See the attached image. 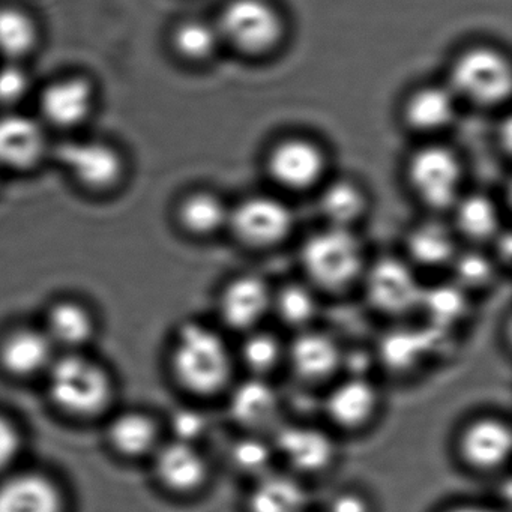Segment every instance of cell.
Masks as SVG:
<instances>
[{
    "label": "cell",
    "mask_w": 512,
    "mask_h": 512,
    "mask_svg": "<svg viewBox=\"0 0 512 512\" xmlns=\"http://www.w3.org/2000/svg\"><path fill=\"white\" fill-rule=\"evenodd\" d=\"M56 160L86 190H115L127 173V161L118 146L101 139H70L56 148Z\"/></svg>",
    "instance_id": "cell-7"
},
{
    "label": "cell",
    "mask_w": 512,
    "mask_h": 512,
    "mask_svg": "<svg viewBox=\"0 0 512 512\" xmlns=\"http://www.w3.org/2000/svg\"><path fill=\"white\" fill-rule=\"evenodd\" d=\"M97 101V86L88 76L68 74L43 86L37 97V118L47 130H79L94 116Z\"/></svg>",
    "instance_id": "cell-10"
},
{
    "label": "cell",
    "mask_w": 512,
    "mask_h": 512,
    "mask_svg": "<svg viewBox=\"0 0 512 512\" xmlns=\"http://www.w3.org/2000/svg\"><path fill=\"white\" fill-rule=\"evenodd\" d=\"M407 178L416 197L434 211H445L460 199L463 170L457 155L443 146H427L410 158Z\"/></svg>",
    "instance_id": "cell-8"
},
{
    "label": "cell",
    "mask_w": 512,
    "mask_h": 512,
    "mask_svg": "<svg viewBox=\"0 0 512 512\" xmlns=\"http://www.w3.org/2000/svg\"><path fill=\"white\" fill-rule=\"evenodd\" d=\"M277 457L272 442L257 434H247L230 446V463L238 472L259 478L271 472L272 461Z\"/></svg>",
    "instance_id": "cell-36"
},
{
    "label": "cell",
    "mask_w": 512,
    "mask_h": 512,
    "mask_svg": "<svg viewBox=\"0 0 512 512\" xmlns=\"http://www.w3.org/2000/svg\"><path fill=\"white\" fill-rule=\"evenodd\" d=\"M367 206L364 191L353 182H332L320 194V214L328 226L353 229L364 217Z\"/></svg>",
    "instance_id": "cell-31"
},
{
    "label": "cell",
    "mask_w": 512,
    "mask_h": 512,
    "mask_svg": "<svg viewBox=\"0 0 512 512\" xmlns=\"http://www.w3.org/2000/svg\"><path fill=\"white\" fill-rule=\"evenodd\" d=\"M41 41L38 20L17 5L0 7V59L2 62H25Z\"/></svg>",
    "instance_id": "cell-26"
},
{
    "label": "cell",
    "mask_w": 512,
    "mask_h": 512,
    "mask_svg": "<svg viewBox=\"0 0 512 512\" xmlns=\"http://www.w3.org/2000/svg\"><path fill=\"white\" fill-rule=\"evenodd\" d=\"M319 311L316 293L310 284L287 283L272 293V311L287 328H310Z\"/></svg>",
    "instance_id": "cell-32"
},
{
    "label": "cell",
    "mask_w": 512,
    "mask_h": 512,
    "mask_svg": "<svg viewBox=\"0 0 512 512\" xmlns=\"http://www.w3.org/2000/svg\"><path fill=\"white\" fill-rule=\"evenodd\" d=\"M449 268L454 275V284L466 293L485 289L496 277V263L479 251H458Z\"/></svg>",
    "instance_id": "cell-37"
},
{
    "label": "cell",
    "mask_w": 512,
    "mask_h": 512,
    "mask_svg": "<svg viewBox=\"0 0 512 512\" xmlns=\"http://www.w3.org/2000/svg\"><path fill=\"white\" fill-rule=\"evenodd\" d=\"M407 262L421 268L437 269L449 266L457 256L458 247L452 230L442 224L427 221L418 224L407 233L406 241Z\"/></svg>",
    "instance_id": "cell-25"
},
{
    "label": "cell",
    "mask_w": 512,
    "mask_h": 512,
    "mask_svg": "<svg viewBox=\"0 0 512 512\" xmlns=\"http://www.w3.org/2000/svg\"><path fill=\"white\" fill-rule=\"evenodd\" d=\"M328 512H371V505L364 494L346 490L332 497Z\"/></svg>",
    "instance_id": "cell-41"
},
{
    "label": "cell",
    "mask_w": 512,
    "mask_h": 512,
    "mask_svg": "<svg viewBox=\"0 0 512 512\" xmlns=\"http://www.w3.org/2000/svg\"><path fill=\"white\" fill-rule=\"evenodd\" d=\"M512 448L511 425L497 416H479L458 434L461 461L476 472H494L508 463Z\"/></svg>",
    "instance_id": "cell-13"
},
{
    "label": "cell",
    "mask_w": 512,
    "mask_h": 512,
    "mask_svg": "<svg viewBox=\"0 0 512 512\" xmlns=\"http://www.w3.org/2000/svg\"><path fill=\"white\" fill-rule=\"evenodd\" d=\"M361 280L368 304L383 316L403 317L421 307L425 287L407 260L380 257L367 265Z\"/></svg>",
    "instance_id": "cell-6"
},
{
    "label": "cell",
    "mask_w": 512,
    "mask_h": 512,
    "mask_svg": "<svg viewBox=\"0 0 512 512\" xmlns=\"http://www.w3.org/2000/svg\"><path fill=\"white\" fill-rule=\"evenodd\" d=\"M281 409L280 395L262 377L251 376L238 383L230 394V416L247 434L274 433L281 425Z\"/></svg>",
    "instance_id": "cell-17"
},
{
    "label": "cell",
    "mask_w": 512,
    "mask_h": 512,
    "mask_svg": "<svg viewBox=\"0 0 512 512\" xmlns=\"http://www.w3.org/2000/svg\"><path fill=\"white\" fill-rule=\"evenodd\" d=\"M272 437L275 454L301 475H320L331 469L338 457L331 434L314 425L281 424Z\"/></svg>",
    "instance_id": "cell-12"
},
{
    "label": "cell",
    "mask_w": 512,
    "mask_h": 512,
    "mask_svg": "<svg viewBox=\"0 0 512 512\" xmlns=\"http://www.w3.org/2000/svg\"><path fill=\"white\" fill-rule=\"evenodd\" d=\"M209 422L205 413L191 407H181L173 412L170 428L173 439L197 445L200 439L208 433Z\"/></svg>",
    "instance_id": "cell-39"
},
{
    "label": "cell",
    "mask_w": 512,
    "mask_h": 512,
    "mask_svg": "<svg viewBox=\"0 0 512 512\" xmlns=\"http://www.w3.org/2000/svg\"><path fill=\"white\" fill-rule=\"evenodd\" d=\"M109 440L127 457H145L154 454L160 445V428L146 413L125 412L110 422Z\"/></svg>",
    "instance_id": "cell-29"
},
{
    "label": "cell",
    "mask_w": 512,
    "mask_h": 512,
    "mask_svg": "<svg viewBox=\"0 0 512 512\" xmlns=\"http://www.w3.org/2000/svg\"><path fill=\"white\" fill-rule=\"evenodd\" d=\"M2 173L4 172H2V169H0V182H2Z\"/></svg>",
    "instance_id": "cell-43"
},
{
    "label": "cell",
    "mask_w": 512,
    "mask_h": 512,
    "mask_svg": "<svg viewBox=\"0 0 512 512\" xmlns=\"http://www.w3.org/2000/svg\"><path fill=\"white\" fill-rule=\"evenodd\" d=\"M239 359L251 376L266 379L280 367L281 362L286 361V347L277 335L257 328L245 334Z\"/></svg>",
    "instance_id": "cell-33"
},
{
    "label": "cell",
    "mask_w": 512,
    "mask_h": 512,
    "mask_svg": "<svg viewBox=\"0 0 512 512\" xmlns=\"http://www.w3.org/2000/svg\"><path fill=\"white\" fill-rule=\"evenodd\" d=\"M49 130L37 116L17 110L0 113V169L29 172L49 154Z\"/></svg>",
    "instance_id": "cell-11"
},
{
    "label": "cell",
    "mask_w": 512,
    "mask_h": 512,
    "mask_svg": "<svg viewBox=\"0 0 512 512\" xmlns=\"http://www.w3.org/2000/svg\"><path fill=\"white\" fill-rule=\"evenodd\" d=\"M322 149L307 139H286L274 146L268 157L271 178L290 191L314 187L325 173Z\"/></svg>",
    "instance_id": "cell-16"
},
{
    "label": "cell",
    "mask_w": 512,
    "mask_h": 512,
    "mask_svg": "<svg viewBox=\"0 0 512 512\" xmlns=\"http://www.w3.org/2000/svg\"><path fill=\"white\" fill-rule=\"evenodd\" d=\"M31 73L23 62L0 64V109L2 112L16 110L31 95Z\"/></svg>",
    "instance_id": "cell-38"
},
{
    "label": "cell",
    "mask_w": 512,
    "mask_h": 512,
    "mask_svg": "<svg viewBox=\"0 0 512 512\" xmlns=\"http://www.w3.org/2000/svg\"><path fill=\"white\" fill-rule=\"evenodd\" d=\"M58 352L43 326L14 329L0 344V364L14 376H38L49 371Z\"/></svg>",
    "instance_id": "cell-20"
},
{
    "label": "cell",
    "mask_w": 512,
    "mask_h": 512,
    "mask_svg": "<svg viewBox=\"0 0 512 512\" xmlns=\"http://www.w3.org/2000/svg\"><path fill=\"white\" fill-rule=\"evenodd\" d=\"M46 377L53 403L71 415H95L112 398L109 373L83 352L59 353Z\"/></svg>",
    "instance_id": "cell-3"
},
{
    "label": "cell",
    "mask_w": 512,
    "mask_h": 512,
    "mask_svg": "<svg viewBox=\"0 0 512 512\" xmlns=\"http://www.w3.org/2000/svg\"><path fill=\"white\" fill-rule=\"evenodd\" d=\"M380 395L376 385L361 376L347 377L325 398V413L335 427L358 431L367 427L379 412Z\"/></svg>",
    "instance_id": "cell-19"
},
{
    "label": "cell",
    "mask_w": 512,
    "mask_h": 512,
    "mask_svg": "<svg viewBox=\"0 0 512 512\" xmlns=\"http://www.w3.org/2000/svg\"><path fill=\"white\" fill-rule=\"evenodd\" d=\"M452 211L455 229L467 241H494L502 232L499 208L484 194L460 196Z\"/></svg>",
    "instance_id": "cell-28"
},
{
    "label": "cell",
    "mask_w": 512,
    "mask_h": 512,
    "mask_svg": "<svg viewBox=\"0 0 512 512\" xmlns=\"http://www.w3.org/2000/svg\"><path fill=\"white\" fill-rule=\"evenodd\" d=\"M457 103L449 86H425L407 98L404 119L413 130L434 133L454 121Z\"/></svg>",
    "instance_id": "cell-23"
},
{
    "label": "cell",
    "mask_w": 512,
    "mask_h": 512,
    "mask_svg": "<svg viewBox=\"0 0 512 512\" xmlns=\"http://www.w3.org/2000/svg\"><path fill=\"white\" fill-rule=\"evenodd\" d=\"M308 491L299 479L284 473L259 476L248 494V512H305Z\"/></svg>",
    "instance_id": "cell-22"
},
{
    "label": "cell",
    "mask_w": 512,
    "mask_h": 512,
    "mask_svg": "<svg viewBox=\"0 0 512 512\" xmlns=\"http://www.w3.org/2000/svg\"><path fill=\"white\" fill-rule=\"evenodd\" d=\"M220 32L215 23L203 19H185L173 26L170 46L173 52L191 64L208 61L220 49Z\"/></svg>",
    "instance_id": "cell-30"
},
{
    "label": "cell",
    "mask_w": 512,
    "mask_h": 512,
    "mask_svg": "<svg viewBox=\"0 0 512 512\" xmlns=\"http://www.w3.org/2000/svg\"><path fill=\"white\" fill-rule=\"evenodd\" d=\"M428 332L400 331L391 332L383 338L380 355L383 362L394 371H409L424 361L425 353L430 350L431 341Z\"/></svg>",
    "instance_id": "cell-35"
},
{
    "label": "cell",
    "mask_w": 512,
    "mask_h": 512,
    "mask_svg": "<svg viewBox=\"0 0 512 512\" xmlns=\"http://www.w3.org/2000/svg\"><path fill=\"white\" fill-rule=\"evenodd\" d=\"M44 331L64 352H83L95 335L94 316L79 302H58L47 314Z\"/></svg>",
    "instance_id": "cell-24"
},
{
    "label": "cell",
    "mask_w": 512,
    "mask_h": 512,
    "mask_svg": "<svg viewBox=\"0 0 512 512\" xmlns=\"http://www.w3.org/2000/svg\"><path fill=\"white\" fill-rule=\"evenodd\" d=\"M311 287L328 293L350 289L364 275V245L353 229L326 226L311 233L299 253Z\"/></svg>",
    "instance_id": "cell-2"
},
{
    "label": "cell",
    "mask_w": 512,
    "mask_h": 512,
    "mask_svg": "<svg viewBox=\"0 0 512 512\" xmlns=\"http://www.w3.org/2000/svg\"><path fill=\"white\" fill-rule=\"evenodd\" d=\"M445 512H499L490 506L476 505V503H464V505L454 506Z\"/></svg>",
    "instance_id": "cell-42"
},
{
    "label": "cell",
    "mask_w": 512,
    "mask_h": 512,
    "mask_svg": "<svg viewBox=\"0 0 512 512\" xmlns=\"http://www.w3.org/2000/svg\"><path fill=\"white\" fill-rule=\"evenodd\" d=\"M295 226L286 203L271 196H253L230 209L227 229L239 244L254 250H268L283 244Z\"/></svg>",
    "instance_id": "cell-9"
},
{
    "label": "cell",
    "mask_w": 512,
    "mask_h": 512,
    "mask_svg": "<svg viewBox=\"0 0 512 512\" xmlns=\"http://www.w3.org/2000/svg\"><path fill=\"white\" fill-rule=\"evenodd\" d=\"M419 310L427 313L431 328L436 331L451 328L467 313L466 292L457 284L425 287Z\"/></svg>",
    "instance_id": "cell-34"
},
{
    "label": "cell",
    "mask_w": 512,
    "mask_h": 512,
    "mask_svg": "<svg viewBox=\"0 0 512 512\" xmlns=\"http://www.w3.org/2000/svg\"><path fill=\"white\" fill-rule=\"evenodd\" d=\"M511 86V65L497 50L475 47L461 53L452 64L449 88L458 100L497 106L509 97Z\"/></svg>",
    "instance_id": "cell-4"
},
{
    "label": "cell",
    "mask_w": 512,
    "mask_h": 512,
    "mask_svg": "<svg viewBox=\"0 0 512 512\" xmlns=\"http://www.w3.org/2000/svg\"><path fill=\"white\" fill-rule=\"evenodd\" d=\"M230 208L209 191H194L179 202L176 217L182 229L196 238H209L226 229Z\"/></svg>",
    "instance_id": "cell-27"
},
{
    "label": "cell",
    "mask_w": 512,
    "mask_h": 512,
    "mask_svg": "<svg viewBox=\"0 0 512 512\" xmlns=\"http://www.w3.org/2000/svg\"><path fill=\"white\" fill-rule=\"evenodd\" d=\"M170 367L185 391L200 398L215 397L232 383L235 355L217 329L190 320L176 332Z\"/></svg>",
    "instance_id": "cell-1"
},
{
    "label": "cell",
    "mask_w": 512,
    "mask_h": 512,
    "mask_svg": "<svg viewBox=\"0 0 512 512\" xmlns=\"http://www.w3.org/2000/svg\"><path fill=\"white\" fill-rule=\"evenodd\" d=\"M58 485L35 472L16 473L0 482V512H62Z\"/></svg>",
    "instance_id": "cell-21"
},
{
    "label": "cell",
    "mask_w": 512,
    "mask_h": 512,
    "mask_svg": "<svg viewBox=\"0 0 512 512\" xmlns=\"http://www.w3.org/2000/svg\"><path fill=\"white\" fill-rule=\"evenodd\" d=\"M22 451V434L11 419L0 415V473L10 469Z\"/></svg>",
    "instance_id": "cell-40"
},
{
    "label": "cell",
    "mask_w": 512,
    "mask_h": 512,
    "mask_svg": "<svg viewBox=\"0 0 512 512\" xmlns=\"http://www.w3.org/2000/svg\"><path fill=\"white\" fill-rule=\"evenodd\" d=\"M286 361L302 382L316 385L331 379L344 361L338 341L328 332L304 329L286 347Z\"/></svg>",
    "instance_id": "cell-18"
},
{
    "label": "cell",
    "mask_w": 512,
    "mask_h": 512,
    "mask_svg": "<svg viewBox=\"0 0 512 512\" xmlns=\"http://www.w3.org/2000/svg\"><path fill=\"white\" fill-rule=\"evenodd\" d=\"M221 41L245 55H265L283 40L284 22L268 0H230L217 22Z\"/></svg>",
    "instance_id": "cell-5"
},
{
    "label": "cell",
    "mask_w": 512,
    "mask_h": 512,
    "mask_svg": "<svg viewBox=\"0 0 512 512\" xmlns=\"http://www.w3.org/2000/svg\"><path fill=\"white\" fill-rule=\"evenodd\" d=\"M152 460L158 481L173 493H197L211 475L208 458L194 443L175 439L160 443Z\"/></svg>",
    "instance_id": "cell-15"
},
{
    "label": "cell",
    "mask_w": 512,
    "mask_h": 512,
    "mask_svg": "<svg viewBox=\"0 0 512 512\" xmlns=\"http://www.w3.org/2000/svg\"><path fill=\"white\" fill-rule=\"evenodd\" d=\"M272 293L274 290L259 275H238L218 296V316L226 328L247 334L259 328L271 313Z\"/></svg>",
    "instance_id": "cell-14"
}]
</instances>
